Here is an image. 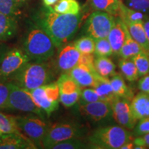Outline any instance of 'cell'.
Listing matches in <instances>:
<instances>
[{
	"label": "cell",
	"mask_w": 149,
	"mask_h": 149,
	"mask_svg": "<svg viewBox=\"0 0 149 149\" xmlns=\"http://www.w3.org/2000/svg\"><path fill=\"white\" fill-rule=\"evenodd\" d=\"M81 13L60 14L52 6L42 7L33 17V22L42 28L59 49L71 40L79 29Z\"/></svg>",
	"instance_id": "obj_1"
},
{
	"label": "cell",
	"mask_w": 149,
	"mask_h": 149,
	"mask_svg": "<svg viewBox=\"0 0 149 149\" xmlns=\"http://www.w3.org/2000/svg\"><path fill=\"white\" fill-rule=\"evenodd\" d=\"M22 49L31 61H48L55 53V46L51 38L34 22L24 35Z\"/></svg>",
	"instance_id": "obj_2"
},
{
	"label": "cell",
	"mask_w": 149,
	"mask_h": 149,
	"mask_svg": "<svg viewBox=\"0 0 149 149\" xmlns=\"http://www.w3.org/2000/svg\"><path fill=\"white\" fill-rule=\"evenodd\" d=\"M47 61H29L10 81L27 91L52 82L53 72Z\"/></svg>",
	"instance_id": "obj_3"
},
{
	"label": "cell",
	"mask_w": 149,
	"mask_h": 149,
	"mask_svg": "<svg viewBox=\"0 0 149 149\" xmlns=\"http://www.w3.org/2000/svg\"><path fill=\"white\" fill-rule=\"evenodd\" d=\"M88 139L90 148L120 149L134 139L133 134L122 126H107L93 130Z\"/></svg>",
	"instance_id": "obj_4"
},
{
	"label": "cell",
	"mask_w": 149,
	"mask_h": 149,
	"mask_svg": "<svg viewBox=\"0 0 149 149\" xmlns=\"http://www.w3.org/2000/svg\"><path fill=\"white\" fill-rule=\"evenodd\" d=\"M87 128L74 121H64L50 124L42 141V146L49 148L52 145L72 138H83L87 133Z\"/></svg>",
	"instance_id": "obj_5"
},
{
	"label": "cell",
	"mask_w": 149,
	"mask_h": 149,
	"mask_svg": "<svg viewBox=\"0 0 149 149\" xmlns=\"http://www.w3.org/2000/svg\"><path fill=\"white\" fill-rule=\"evenodd\" d=\"M17 126L37 147L42 146L50 124L45 118L31 113L24 116H15Z\"/></svg>",
	"instance_id": "obj_6"
},
{
	"label": "cell",
	"mask_w": 149,
	"mask_h": 149,
	"mask_svg": "<svg viewBox=\"0 0 149 149\" xmlns=\"http://www.w3.org/2000/svg\"><path fill=\"white\" fill-rule=\"evenodd\" d=\"M8 82L10 91L7 109L33 113L45 118L44 112L35 104L29 91L11 81Z\"/></svg>",
	"instance_id": "obj_7"
},
{
	"label": "cell",
	"mask_w": 149,
	"mask_h": 149,
	"mask_svg": "<svg viewBox=\"0 0 149 149\" xmlns=\"http://www.w3.org/2000/svg\"><path fill=\"white\" fill-rule=\"evenodd\" d=\"M115 21V17L107 12L95 11L89 15L84 25V34L95 40L107 38Z\"/></svg>",
	"instance_id": "obj_8"
},
{
	"label": "cell",
	"mask_w": 149,
	"mask_h": 149,
	"mask_svg": "<svg viewBox=\"0 0 149 149\" xmlns=\"http://www.w3.org/2000/svg\"><path fill=\"white\" fill-rule=\"evenodd\" d=\"M31 59L23 49H8L0 64V81H10Z\"/></svg>",
	"instance_id": "obj_9"
},
{
	"label": "cell",
	"mask_w": 149,
	"mask_h": 149,
	"mask_svg": "<svg viewBox=\"0 0 149 149\" xmlns=\"http://www.w3.org/2000/svg\"><path fill=\"white\" fill-rule=\"evenodd\" d=\"M35 104L48 117L59 108V89L56 82H51L29 91Z\"/></svg>",
	"instance_id": "obj_10"
},
{
	"label": "cell",
	"mask_w": 149,
	"mask_h": 149,
	"mask_svg": "<svg viewBox=\"0 0 149 149\" xmlns=\"http://www.w3.org/2000/svg\"><path fill=\"white\" fill-rule=\"evenodd\" d=\"M59 89V100L66 108H70L79 102L81 88L67 72L61 74L57 81Z\"/></svg>",
	"instance_id": "obj_11"
},
{
	"label": "cell",
	"mask_w": 149,
	"mask_h": 149,
	"mask_svg": "<svg viewBox=\"0 0 149 149\" xmlns=\"http://www.w3.org/2000/svg\"><path fill=\"white\" fill-rule=\"evenodd\" d=\"M112 115L117 124L128 130H133L137 123L132 112L130 101L117 97L111 103Z\"/></svg>",
	"instance_id": "obj_12"
},
{
	"label": "cell",
	"mask_w": 149,
	"mask_h": 149,
	"mask_svg": "<svg viewBox=\"0 0 149 149\" xmlns=\"http://www.w3.org/2000/svg\"><path fill=\"white\" fill-rule=\"evenodd\" d=\"M79 111L82 116L92 122H105L112 115L111 104L105 101H97L90 103H79Z\"/></svg>",
	"instance_id": "obj_13"
},
{
	"label": "cell",
	"mask_w": 149,
	"mask_h": 149,
	"mask_svg": "<svg viewBox=\"0 0 149 149\" xmlns=\"http://www.w3.org/2000/svg\"><path fill=\"white\" fill-rule=\"evenodd\" d=\"M59 50L56 64L59 71L66 72L79 64L81 53L73 43L66 44Z\"/></svg>",
	"instance_id": "obj_14"
},
{
	"label": "cell",
	"mask_w": 149,
	"mask_h": 149,
	"mask_svg": "<svg viewBox=\"0 0 149 149\" xmlns=\"http://www.w3.org/2000/svg\"><path fill=\"white\" fill-rule=\"evenodd\" d=\"M66 72L81 88H94L100 76L94 67L84 64H78Z\"/></svg>",
	"instance_id": "obj_15"
},
{
	"label": "cell",
	"mask_w": 149,
	"mask_h": 149,
	"mask_svg": "<svg viewBox=\"0 0 149 149\" xmlns=\"http://www.w3.org/2000/svg\"><path fill=\"white\" fill-rule=\"evenodd\" d=\"M37 148L34 143L22 133L2 134L0 136V149Z\"/></svg>",
	"instance_id": "obj_16"
},
{
	"label": "cell",
	"mask_w": 149,
	"mask_h": 149,
	"mask_svg": "<svg viewBox=\"0 0 149 149\" xmlns=\"http://www.w3.org/2000/svg\"><path fill=\"white\" fill-rule=\"evenodd\" d=\"M127 31V27L122 19L120 17H115L114 25L107 37L115 55H119V52L125 40Z\"/></svg>",
	"instance_id": "obj_17"
},
{
	"label": "cell",
	"mask_w": 149,
	"mask_h": 149,
	"mask_svg": "<svg viewBox=\"0 0 149 149\" xmlns=\"http://www.w3.org/2000/svg\"><path fill=\"white\" fill-rule=\"evenodd\" d=\"M132 112L137 121L149 117V95L139 92L133 97L130 102Z\"/></svg>",
	"instance_id": "obj_18"
},
{
	"label": "cell",
	"mask_w": 149,
	"mask_h": 149,
	"mask_svg": "<svg viewBox=\"0 0 149 149\" xmlns=\"http://www.w3.org/2000/svg\"><path fill=\"white\" fill-rule=\"evenodd\" d=\"M130 36L140 45L144 53L149 55V42L147 39L143 22H124Z\"/></svg>",
	"instance_id": "obj_19"
},
{
	"label": "cell",
	"mask_w": 149,
	"mask_h": 149,
	"mask_svg": "<svg viewBox=\"0 0 149 149\" xmlns=\"http://www.w3.org/2000/svg\"><path fill=\"white\" fill-rule=\"evenodd\" d=\"M17 32V20L0 13V41L13 38Z\"/></svg>",
	"instance_id": "obj_20"
},
{
	"label": "cell",
	"mask_w": 149,
	"mask_h": 149,
	"mask_svg": "<svg viewBox=\"0 0 149 149\" xmlns=\"http://www.w3.org/2000/svg\"><path fill=\"white\" fill-rule=\"evenodd\" d=\"M110 83L114 91L115 94L117 97H122L131 102L134 94L129 87L126 85L124 78L120 73H117L111 77L110 79Z\"/></svg>",
	"instance_id": "obj_21"
},
{
	"label": "cell",
	"mask_w": 149,
	"mask_h": 149,
	"mask_svg": "<svg viewBox=\"0 0 149 149\" xmlns=\"http://www.w3.org/2000/svg\"><path fill=\"white\" fill-rule=\"evenodd\" d=\"M93 88H95L102 101L111 103L117 97L113 90L109 78L103 77L100 75L97 78L96 85Z\"/></svg>",
	"instance_id": "obj_22"
},
{
	"label": "cell",
	"mask_w": 149,
	"mask_h": 149,
	"mask_svg": "<svg viewBox=\"0 0 149 149\" xmlns=\"http://www.w3.org/2000/svg\"><path fill=\"white\" fill-rule=\"evenodd\" d=\"M94 68L96 72L103 77H111L117 73L115 72L116 66L108 57L96 56L94 60Z\"/></svg>",
	"instance_id": "obj_23"
},
{
	"label": "cell",
	"mask_w": 149,
	"mask_h": 149,
	"mask_svg": "<svg viewBox=\"0 0 149 149\" xmlns=\"http://www.w3.org/2000/svg\"><path fill=\"white\" fill-rule=\"evenodd\" d=\"M91 7L95 10L107 12L112 15H119L120 3L119 0H88Z\"/></svg>",
	"instance_id": "obj_24"
},
{
	"label": "cell",
	"mask_w": 149,
	"mask_h": 149,
	"mask_svg": "<svg viewBox=\"0 0 149 149\" xmlns=\"http://www.w3.org/2000/svg\"><path fill=\"white\" fill-rule=\"evenodd\" d=\"M141 52L144 51L138 43L130 36L128 31L124 44L119 52V55L124 59H131Z\"/></svg>",
	"instance_id": "obj_25"
},
{
	"label": "cell",
	"mask_w": 149,
	"mask_h": 149,
	"mask_svg": "<svg viewBox=\"0 0 149 149\" xmlns=\"http://www.w3.org/2000/svg\"><path fill=\"white\" fill-rule=\"evenodd\" d=\"M52 7L60 14L77 15L81 13V6L77 0H59Z\"/></svg>",
	"instance_id": "obj_26"
},
{
	"label": "cell",
	"mask_w": 149,
	"mask_h": 149,
	"mask_svg": "<svg viewBox=\"0 0 149 149\" xmlns=\"http://www.w3.org/2000/svg\"><path fill=\"white\" fill-rule=\"evenodd\" d=\"M124 22H144L148 16L142 13L128 8L122 1L120 3V8L119 15Z\"/></svg>",
	"instance_id": "obj_27"
},
{
	"label": "cell",
	"mask_w": 149,
	"mask_h": 149,
	"mask_svg": "<svg viewBox=\"0 0 149 149\" xmlns=\"http://www.w3.org/2000/svg\"><path fill=\"white\" fill-rule=\"evenodd\" d=\"M118 66L123 76L128 81H135L139 77L137 67L132 59L122 58L119 61Z\"/></svg>",
	"instance_id": "obj_28"
},
{
	"label": "cell",
	"mask_w": 149,
	"mask_h": 149,
	"mask_svg": "<svg viewBox=\"0 0 149 149\" xmlns=\"http://www.w3.org/2000/svg\"><path fill=\"white\" fill-rule=\"evenodd\" d=\"M22 6L14 0H0V13L18 20L22 15Z\"/></svg>",
	"instance_id": "obj_29"
},
{
	"label": "cell",
	"mask_w": 149,
	"mask_h": 149,
	"mask_svg": "<svg viewBox=\"0 0 149 149\" xmlns=\"http://www.w3.org/2000/svg\"><path fill=\"white\" fill-rule=\"evenodd\" d=\"M0 130L3 134L22 133L17 124L15 116L6 115L0 112Z\"/></svg>",
	"instance_id": "obj_30"
},
{
	"label": "cell",
	"mask_w": 149,
	"mask_h": 149,
	"mask_svg": "<svg viewBox=\"0 0 149 149\" xmlns=\"http://www.w3.org/2000/svg\"><path fill=\"white\" fill-rule=\"evenodd\" d=\"M50 149H82L90 148L88 143H86L82 138H72L60 141L52 145Z\"/></svg>",
	"instance_id": "obj_31"
},
{
	"label": "cell",
	"mask_w": 149,
	"mask_h": 149,
	"mask_svg": "<svg viewBox=\"0 0 149 149\" xmlns=\"http://www.w3.org/2000/svg\"><path fill=\"white\" fill-rule=\"evenodd\" d=\"M131 59L137 67L139 77L149 74V55L148 54L141 52Z\"/></svg>",
	"instance_id": "obj_32"
},
{
	"label": "cell",
	"mask_w": 149,
	"mask_h": 149,
	"mask_svg": "<svg viewBox=\"0 0 149 149\" xmlns=\"http://www.w3.org/2000/svg\"><path fill=\"white\" fill-rule=\"evenodd\" d=\"M73 44L81 53L94 54L95 53V40L92 37L85 35L76 40Z\"/></svg>",
	"instance_id": "obj_33"
},
{
	"label": "cell",
	"mask_w": 149,
	"mask_h": 149,
	"mask_svg": "<svg viewBox=\"0 0 149 149\" xmlns=\"http://www.w3.org/2000/svg\"><path fill=\"white\" fill-rule=\"evenodd\" d=\"M95 55L102 57H109L113 54V49L107 38L99 39L95 40Z\"/></svg>",
	"instance_id": "obj_34"
},
{
	"label": "cell",
	"mask_w": 149,
	"mask_h": 149,
	"mask_svg": "<svg viewBox=\"0 0 149 149\" xmlns=\"http://www.w3.org/2000/svg\"><path fill=\"white\" fill-rule=\"evenodd\" d=\"M128 8L142 13L149 17V0H125Z\"/></svg>",
	"instance_id": "obj_35"
},
{
	"label": "cell",
	"mask_w": 149,
	"mask_h": 149,
	"mask_svg": "<svg viewBox=\"0 0 149 149\" xmlns=\"http://www.w3.org/2000/svg\"><path fill=\"white\" fill-rule=\"evenodd\" d=\"M102 99L99 96L97 93L93 88H86L81 89V95L79 100V103H90L97 101H101Z\"/></svg>",
	"instance_id": "obj_36"
},
{
	"label": "cell",
	"mask_w": 149,
	"mask_h": 149,
	"mask_svg": "<svg viewBox=\"0 0 149 149\" xmlns=\"http://www.w3.org/2000/svg\"><path fill=\"white\" fill-rule=\"evenodd\" d=\"M9 91L8 81H0V110H6L8 108Z\"/></svg>",
	"instance_id": "obj_37"
},
{
	"label": "cell",
	"mask_w": 149,
	"mask_h": 149,
	"mask_svg": "<svg viewBox=\"0 0 149 149\" xmlns=\"http://www.w3.org/2000/svg\"><path fill=\"white\" fill-rule=\"evenodd\" d=\"M149 133V117L139 120L133 128V135L139 137Z\"/></svg>",
	"instance_id": "obj_38"
},
{
	"label": "cell",
	"mask_w": 149,
	"mask_h": 149,
	"mask_svg": "<svg viewBox=\"0 0 149 149\" xmlns=\"http://www.w3.org/2000/svg\"><path fill=\"white\" fill-rule=\"evenodd\" d=\"M138 88L140 91L149 95V74L143 76L139 80Z\"/></svg>",
	"instance_id": "obj_39"
},
{
	"label": "cell",
	"mask_w": 149,
	"mask_h": 149,
	"mask_svg": "<svg viewBox=\"0 0 149 149\" xmlns=\"http://www.w3.org/2000/svg\"><path fill=\"white\" fill-rule=\"evenodd\" d=\"M135 145L144 146L146 148H149V133L146 135L139 136L133 139Z\"/></svg>",
	"instance_id": "obj_40"
},
{
	"label": "cell",
	"mask_w": 149,
	"mask_h": 149,
	"mask_svg": "<svg viewBox=\"0 0 149 149\" xmlns=\"http://www.w3.org/2000/svg\"><path fill=\"white\" fill-rule=\"evenodd\" d=\"M8 49L9 48H8V46L3 44L1 41H0V64H1V61H2L3 59V57H4V55Z\"/></svg>",
	"instance_id": "obj_41"
},
{
	"label": "cell",
	"mask_w": 149,
	"mask_h": 149,
	"mask_svg": "<svg viewBox=\"0 0 149 149\" xmlns=\"http://www.w3.org/2000/svg\"><path fill=\"white\" fill-rule=\"evenodd\" d=\"M143 25H144V28L145 30V33H146L147 39H148L149 42V17L144 20V22H143Z\"/></svg>",
	"instance_id": "obj_42"
},
{
	"label": "cell",
	"mask_w": 149,
	"mask_h": 149,
	"mask_svg": "<svg viewBox=\"0 0 149 149\" xmlns=\"http://www.w3.org/2000/svg\"><path fill=\"white\" fill-rule=\"evenodd\" d=\"M134 146H135V144H134L133 141H128V142H126L124 145H122L120 149H133Z\"/></svg>",
	"instance_id": "obj_43"
},
{
	"label": "cell",
	"mask_w": 149,
	"mask_h": 149,
	"mask_svg": "<svg viewBox=\"0 0 149 149\" xmlns=\"http://www.w3.org/2000/svg\"><path fill=\"white\" fill-rule=\"evenodd\" d=\"M59 0H42L44 6H53Z\"/></svg>",
	"instance_id": "obj_44"
},
{
	"label": "cell",
	"mask_w": 149,
	"mask_h": 149,
	"mask_svg": "<svg viewBox=\"0 0 149 149\" xmlns=\"http://www.w3.org/2000/svg\"><path fill=\"white\" fill-rule=\"evenodd\" d=\"M14 1H15L16 2L19 3L20 6H23L25 4V3H26L28 1H29V0H14Z\"/></svg>",
	"instance_id": "obj_45"
},
{
	"label": "cell",
	"mask_w": 149,
	"mask_h": 149,
	"mask_svg": "<svg viewBox=\"0 0 149 149\" xmlns=\"http://www.w3.org/2000/svg\"><path fill=\"white\" fill-rule=\"evenodd\" d=\"M2 134H3V133H1V130H0V136H1V135H2Z\"/></svg>",
	"instance_id": "obj_46"
},
{
	"label": "cell",
	"mask_w": 149,
	"mask_h": 149,
	"mask_svg": "<svg viewBox=\"0 0 149 149\" xmlns=\"http://www.w3.org/2000/svg\"><path fill=\"white\" fill-rule=\"evenodd\" d=\"M119 1H124V0H119Z\"/></svg>",
	"instance_id": "obj_47"
}]
</instances>
